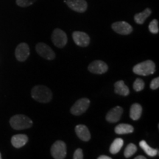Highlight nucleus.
Wrapping results in <instances>:
<instances>
[{"mask_svg":"<svg viewBox=\"0 0 159 159\" xmlns=\"http://www.w3.org/2000/svg\"><path fill=\"white\" fill-rule=\"evenodd\" d=\"M31 96L37 102L47 103L52 98V93L48 87L43 85H35L31 91Z\"/></svg>","mask_w":159,"mask_h":159,"instance_id":"f257e3e1","label":"nucleus"},{"mask_svg":"<svg viewBox=\"0 0 159 159\" xmlns=\"http://www.w3.org/2000/svg\"><path fill=\"white\" fill-rule=\"evenodd\" d=\"M10 124L14 130H21L31 128L33 122L28 116L23 114H17L11 117Z\"/></svg>","mask_w":159,"mask_h":159,"instance_id":"f03ea898","label":"nucleus"},{"mask_svg":"<svg viewBox=\"0 0 159 159\" xmlns=\"http://www.w3.org/2000/svg\"><path fill=\"white\" fill-rule=\"evenodd\" d=\"M133 71L136 75H142V76L153 75L156 71V64L150 60L143 61L135 66L133 68Z\"/></svg>","mask_w":159,"mask_h":159,"instance_id":"7ed1b4c3","label":"nucleus"},{"mask_svg":"<svg viewBox=\"0 0 159 159\" xmlns=\"http://www.w3.org/2000/svg\"><path fill=\"white\" fill-rule=\"evenodd\" d=\"M52 156L55 159H63L67 153L66 144L63 141H56L52 146L50 150Z\"/></svg>","mask_w":159,"mask_h":159,"instance_id":"20e7f679","label":"nucleus"},{"mask_svg":"<svg viewBox=\"0 0 159 159\" xmlns=\"http://www.w3.org/2000/svg\"><path fill=\"white\" fill-rule=\"evenodd\" d=\"M90 103V99L88 98H81L78 99L71 108L70 111L71 114L80 116L84 114L85 111L88 110Z\"/></svg>","mask_w":159,"mask_h":159,"instance_id":"39448f33","label":"nucleus"},{"mask_svg":"<svg viewBox=\"0 0 159 159\" xmlns=\"http://www.w3.org/2000/svg\"><path fill=\"white\" fill-rule=\"evenodd\" d=\"M52 41L55 46H56L58 48H63L66 45L68 39L67 35L64 31L62 30L56 28L55 29L52 34Z\"/></svg>","mask_w":159,"mask_h":159,"instance_id":"423d86ee","label":"nucleus"},{"mask_svg":"<svg viewBox=\"0 0 159 159\" xmlns=\"http://www.w3.org/2000/svg\"><path fill=\"white\" fill-rule=\"evenodd\" d=\"M35 49L38 54L46 60L52 61L55 57L54 51L50 48V47L44 43L41 42L38 43L35 47Z\"/></svg>","mask_w":159,"mask_h":159,"instance_id":"0eeeda50","label":"nucleus"},{"mask_svg":"<svg viewBox=\"0 0 159 159\" xmlns=\"http://www.w3.org/2000/svg\"><path fill=\"white\" fill-rule=\"evenodd\" d=\"M113 30L120 35H129L133 32V27L126 21H116L111 25Z\"/></svg>","mask_w":159,"mask_h":159,"instance_id":"6e6552de","label":"nucleus"},{"mask_svg":"<svg viewBox=\"0 0 159 159\" xmlns=\"http://www.w3.org/2000/svg\"><path fill=\"white\" fill-rule=\"evenodd\" d=\"M72 39L74 42L79 47H86L90 43V37L84 32L75 31L72 33Z\"/></svg>","mask_w":159,"mask_h":159,"instance_id":"1a4fd4ad","label":"nucleus"},{"mask_svg":"<svg viewBox=\"0 0 159 159\" xmlns=\"http://www.w3.org/2000/svg\"><path fill=\"white\" fill-rule=\"evenodd\" d=\"M88 69L89 71L93 74L102 75L108 71V66L103 61L97 60V61H94L89 64Z\"/></svg>","mask_w":159,"mask_h":159,"instance_id":"9d476101","label":"nucleus"},{"mask_svg":"<svg viewBox=\"0 0 159 159\" xmlns=\"http://www.w3.org/2000/svg\"><path fill=\"white\" fill-rule=\"evenodd\" d=\"M30 47L27 43H21L17 46L15 50V55L18 61L20 62H24L30 56Z\"/></svg>","mask_w":159,"mask_h":159,"instance_id":"9b49d317","label":"nucleus"},{"mask_svg":"<svg viewBox=\"0 0 159 159\" xmlns=\"http://www.w3.org/2000/svg\"><path fill=\"white\" fill-rule=\"evenodd\" d=\"M66 3L69 8L77 13H84L88 8V4L85 0H66Z\"/></svg>","mask_w":159,"mask_h":159,"instance_id":"f8f14e48","label":"nucleus"},{"mask_svg":"<svg viewBox=\"0 0 159 159\" xmlns=\"http://www.w3.org/2000/svg\"><path fill=\"white\" fill-rule=\"evenodd\" d=\"M123 113V108L120 106H116L114 108L111 109V111H109L108 114L106 115V120L108 122L111 123H115L119 122L120 120L121 116Z\"/></svg>","mask_w":159,"mask_h":159,"instance_id":"ddd939ff","label":"nucleus"},{"mask_svg":"<svg viewBox=\"0 0 159 159\" xmlns=\"http://www.w3.org/2000/svg\"><path fill=\"white\" fill-rule=\"evenodd\" d=\"M75 133L77 137L83 142H88L91 139L90 131L84 125H77L75 127Z\"/></svg>","mask_w":159,"mask_h":159,"instance_id":"4468645a","label":"nucleus"},{"mask_svg":"<svg viewBox=\"0 0 159 159\" xmlns=\"http://www.w3.org/2000/svg\"><path fill=\"white\" fill-rule=\"evenodd\" d=\"M28 142V136L25 134L14 135L11 138V144L15 148H21Z\"/></svg>","mask_w":159,"mask_h":159,"instance_id":"2eb2a0df","label":"nucleus"},{"mask_svg":"<svg viewBox=\"0 0 159 159\" xmlns=\"http://www.w3.org/2000/svg\"><path fill=\"white\" fill-rule=\"evenodd\" d=\"M114 88L115 93L119 95H121V96L127 97L130 94L129 88L125 84V82L123 80H119L115 83Z\"/></svg>","mask_w":159,"mask_h":159,"instance_id":"dca6fc26","label":"nucleus"},{"mask_svg":"<svg viewBox=\"0 0 159 159\" xmlns=\"http://www.w3.org/2000/svg\"><path fill=\"white\" fill-rule=\"evenodd\" d=\"M142 114V107L139 103H134L131 105L130 110V118L134 121H137L140 119Z\"/></svg>","mask_w":159,"mask_h":159,"instance_id":"f3484780","label":"nucleus"},{"mask_svg":"<svg viewBox=\"0 0 159 159\" xmlns=\"http://www.w3.org/2000/svg\"><path fill=\"white\" fill-rule=\"evenodd\" d=\"M114 131L116 134H119V135L128 134H132V133L134 131V128L131 125L119 124L115 127Z\"/></svg>","mask_w":159,"mask_h":159,"instance_id":"a211bd4d","label":"nucleus"},{"mask_svg":"<svg viewBox=\"0 0 159 159\" xmlns=\"http://www.w3.org/2000/svg\"><path fill=\"white\" fill-rule=\"evenodd\" d=\"M152 13V11H151L150 8H146L144 11H142V13H136V15L134 16V21H136V24L138 25H143L144 23L145 20H146L150 16Z\"/></svg>","mask_w":159,"mask_h":159,"instance_id":"6ab92c4d","label":"nucleus"},{"mask_svg":"<svg viewBox=\"0 0 159 159\" xmlns=\"http://www.w3.org/2000/svg\"><path fill=\"white\" fill-rule=\"evenodd\" d=\"M139 146H140V148L144 151L145 153L149 156L155 157L158 154V150H156V149H153L151 148L150 145L146 142V141H141L140 143H139Z\"/></svg>","mask_w":159,"mask_h":159,"instance_id":"aec40b11","label":"nucleus"},{"mask_svg":"<svg viewBox=\"0 0 159 159\" xmlns=\"http://www.w3.org/2000/svg\"><path fill=\"white\" fill-rule=\"evenodd\" d=\"M123 144H124V141H123V139L120 138L115 139L114 142H112V144H111L109 151H110L111 154L115 155L118 153L123 147Z\"/></svg>","mask_w":159,"mask_h":159,"instance_id":"412c9836","label":"nucleus"},{"mask_svg":"<svg viewBox=\"0 0 159 159\" xmlns=\"http://www.w3.org/2000/svg\"><path fill=\"white\" fill-rule=\"evenodd\" d=\"M136 151H137V147L134 144L130 143V144H129L128 146L126 147V148H125V150L124 152L125 157L127 158H130V157L133 156L135 153H136Z\"/></svg>","mask_w":159,"mask_h":159,"instance_id":"4be33fe9","label":"nucleus"},{"mask_svg":"<svg viewBox=\"0 0 159 159\" xmlns=\"http://www.w3.org/2000/svg\"><path fill=\"white\" fill-rule=\"evenodd\" d=\"M149 30L152 34H157L159 32L158 21L157 19H153L149 25Z\"/></svg>","mask_w":159,"mask_h":159,"instance_id":"5701e85b","label":"nucleus"},{"mask_svg":"<svg viewBox=\"0 0 159 159\" xmlns=\"http://www.w3.org/2000/svg\"><path fill=\"white\" fill-rule=\"evenodd\" d=\"M144 82L143 81V80L140 78H137L134 83V89L136 91H137V92L142 91L144 89Z\"/></svg>","mask_w":159,"mask_h":159,"instance_id":"b1692460","label":"nucleus"},{"mask_svg":"<svg viewBox=\"0 0 159 159\" xmlns=\"http://www.w3.org/2000/svg\"><path fill=\"white\" fill-rule=\"evenodd\" d=\"M37 0H16V3L21 7H27L34 4Z\"/></svg>","mask_w":159,"mask_h":159,"instance_id":"393cba45","label":"nucleus"},{"mask_svg":"<svg viewBox=\"0 0 159 159\" xmlns=\"http://www.w3.org/2000/svg\"><path fill=\"white\" fill-rule=\"evenodd\" d=\"M150 87V89H152V90H156L157 89H158V87H159V77H156V78H154L152 81H151Z\"/></svg>","mask_w":159,"mask_h":159,"instance_id":"a878e982","label":"nucleus"},{"mask_svg":"<svg viewBox=\"0 0 159 159\" xmlns=\"http://www.w3.org/2000/svg\"><path fill=\"white\" fill-rule=\"evenodd\" d=\"M74 159H83V152L82 149L78 148L75 151L74 156H73Z\"/></svg>","mask_w":159,"mask_h":159,"instance_id":"bb28decb","label":"nucleus"},{"mask_svg":"<svg viewBox=\"0 0 159 159\" xmlns=\"http://www.w3.org/2000/svg\"><path fill=\"white\" fill-rule=\"evenodd\" d=\"M98 159H111V158L107 156H100L98 157Z\"/></svg>","mask_w":159,"mask_h":159,"instance_id":"cd10ccee","label":"nucleus"},{"mask_svg":"<svg viewBox=\"0 0 159 159\" xmlns=\"http://www.w3.org/2000/svg\"><path fill=\"white\" fill-rule=\"evenodd\" d=\"M135 159H146V157L143 156H139L135 157Z\"/></svg>","mask_w":159,"mask_h":159,"instance_id":"c85d7f7f","label":"nucleus"},{"mask_svg":"<svg viewBox=\"0 0 159 159\" xmlns=\"http://www.w3.org/2000/svg\"><path fill=\"white\" fill-rule=\"evenodd\" d=\"M2 158V155H1V152H0V159Z\"/></svg>","mask_w":159,"mask_h":159,"instance_id":"c756f323","label":"nucleus"}]
</instances>
